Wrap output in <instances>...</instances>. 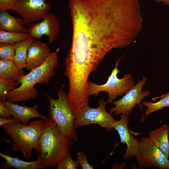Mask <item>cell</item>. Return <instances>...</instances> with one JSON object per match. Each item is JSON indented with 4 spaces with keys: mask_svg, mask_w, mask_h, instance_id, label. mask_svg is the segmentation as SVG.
<instances>
[{
    "mask_svg": "<svg viewBox=\"0 0 169 169\" xmlns=\"http://www.w3.org/2000/svg\"><path fill=\"white\" fill-rule=\"evenodd\" d=\"M147 79L144 77L139 79L136 84L120 100L113 102L115 106L110 109L109 112L114 115L125 114L130 115L133 109L138 104L140 106L141 101L150 94L149 90L142 91Z\"/></svg>",
    "mask_w": 169,
    "mask_h": 169,
    "instance_id": "9c48e42d",
    "label": "cell"
},
{
    "mask_svg": "<svg viewBox=\"0 0 169 169\" xmlns=\"http://www.w3.org/2000/svg\"><path fill=\"white\" fill-rule=\"evenodd\" d=\"M129 120L128 115L121 114L120 119L112 125V127L118 132L120 138V142L126 144L127 148L123 158L127 159L131 156H136L139 153V141L130 132L128 126Z\"/></svg>",
    "mask_w": 169,
    "mask_h": 169,
    "instance_id": "7c38bea8",
    "label": "cell"
},
{
    "mask_svg": "<svg viewBox=\"0 0 169 169\" xmlns=\"http://www.w3.org/2000/svg\"><path fill=\"white\" fill-rule=\"evenodd\" d=\"M57 99H53L48 94L46 95L49 102V116L64 135L76 141L78 135L74 126V111L69 103L68 94L61 88L57 89Z\"/></svg>",
    "mask_w": 169,
    "mask_h": 169,
    "instance_id": "5b68a950",
    "label": "cell"
},
{
    "mask_svg": "<svg viewBox=\"0 0 169 169\" xmlns=\"http://www.w3.org/2000/svg\"><path fill=\"white\" fill-rule=\"evenodd\" d=\"M35 40V38L30 36L24 40L14 44L15 53L13 61L19 68L26 67V60L28 49Z\"/></svg>",
    "mask_w": 169,
    "mask_h": 169,
    "instance_id": "d6986e66",
    "label": "cell"
},
{
    "mask_svg": "<svg viewBox=\"0 0 169 169\" xmlns=\"http://www.w3.org/2000/svg\"><path fill=\"white\" fill-rule=\"evenodd\" d=\"M139 168L156 167L169 169V160L149 137H142L139 141V151L136 156Z\"/></svg>",
    "mask_w": 169,
    "mask_h": 169,
    "instance_id": "ba28073f",
    "label": "cell"
},
{
    "mask_svg": "<svg viewBox=\"0 0 169 169\" xmlns=\"http://www.w3.org/2000/svg\"><path fill=\"white\" fill-rule=\"evenodd\" d=\"M60 24L55 14L49 13L40 22L32 24L28 28L31 37L41 39L44 35L49 37V44L53 43L57 38Z\"/></svg>",
    "mask_w": 169,
    "mask_h": 169,
    "instance_id": "8fae6325",
    "label": "cell"
},
{
    "mask_svg": "<svg viewBox=\"0 0 169 169\" xmlns=\"http://www.w3.org/2000/svg\"><path fill=\"white\" fill-rule=\"evenodd\" d=\"M47 0H18L15 8L13 10L23 18L24 24L43 19L50 13L51 7Z\"/></svg>",
    "mask_w": 169,
    "mask_h": 169,
    "instance_id": "30bf717a",
    "label": "cell"
},
{
    "mask_svg": "<svg viewBox=\"0 0 169 169\" xmlns=\"http://www.w3.org/2000/svg\"><path fill=\"white\" fill-rule=\"evenodd\" d=\"M30 36L28 32H13L0 29V43L14 45L24 40Z\"/></svg>",
    "mask_w": 169,
    "mask_h": 169,
    "instance_id": "44dd1931",
    "label": "cell"
},
{
    "mask_svg": "<svg viewBox=\"0 0 169 169\" xmlns=\"http://www.w3.org/2000/svg\"><path fill=\"white\" fill-rule=\"evenodd\" d=\"M156 3H159L162 2L163 3L169 6V0H154Z\"/></svg>",
    "mask_w": 169,
    "mask_h": 169,
    "instance_id": "f1b7e54d",
    "label": "cell"
},
{
    "mask_svg": "<svg viewBox=\"0 0 169 169\" xmlns=\"http://www.w3.org/2000/svg\"><path fill=\"white\" fill-rule=\"evenodd\" d=\"M51 53L47 44L38 41H34L28 50L26 68L31 71L39 67L44 63Z\"/></svg>",
    "mask_w": 169,
    "mask_h": 169,
    "instance_id": "4fadbf2b",
    "label": "cell"
},
{
    "mask_svg": "<svg viewBox=\"0 0 169 169\" xmlns=\"http://www.w3.org/2000/svg\"><path fill=\"white\" fill-rule=\"evenodd\" d=\"M77 161L83 169H93L94 167L88 162L87 156L82 151L79 152L77 155Z\"/></svg>",
    "mask_w": 169,
    "mask_h": 169,
    "instance_id": "d4e9b609",
    "label": "cell"
},
{
    "mask_svg": "<svg viewBox=\"0 0 169 169\" xmlns=\"http://www.w3.org/2000/svg\"><path fill=\"white\" fill-rule=\"evenodd\" d=\"M20 122L19 120L2 125L3 130L10 136L12 142L3 139L12 144L14 151H20L24 158L28 160L32 156L33 150L37 153L41 152L38 140L45 127V120H36L27 125H23Z\"/></svg>",
    "mask_w": 169,
    "mask_h": 169,
    "instance_id": "277c9868",
    "label": "cell"
},
{
    "mask_svg": "<svg viewBox=\"0 0 169 169\" xmlns=\"http://www.w3.org/2000/svg\"><path fill=\"white\" fill-rule=\"evenodd\" d=\"M24 72L23 69L18 67L13 61L0 60V79H11L18 82Z\"/></svg>",
    "mask_w": 169,
    "mask_h": 169,
    "instance_id": "e0dca14e",
    "label": "cell"
},
{
    "mask_svg": "<svg viewBox=\"0 0 169 169\" xmlns=\"http://www.w3.org/2000/svg\"><path fill=\"white\" fill-rule=\"evenodd\" d=\"M108 103L107 101L101 99L97 108H92L89 105L74 111V128L96 124L105 128L106 131H113L114 129L112 125L116 120L106 111L105 107Z\"/></svg>",
    "mask_w": 169,
    "mask_h": 169,
    "instance_id": "52a82bcc",
    "label": "cell"
},
{
    "mask_svg": "<svg viewBox=\"0 0 169 169\" xmlns=\"http://www.w3.org/2000/svg\"><path fill=\"white\" fill-rule=\"evenodd\" d=\"M18 0H0V11L11 9L16 7Z\"/></svg>",
    "mask_w": 169,
    "mask_h": 169,
    "instance_id": "484cf974",
    "label": "cell"
},
{
    "mask_svg": "<svg viewBox=\"0 0 169 169\" xmlns=\"http://www.w3.org/2000/svg\"><path fill=\"white\" fill-rule=\"evenodd\" d=\"M120 59L116 61L115 67L112 69L105 84H98L88 81V96L92 95L96 96L100 92L105 91L108 95L107 102L108 103H112L118 96H123L133 87L135 81L130 74H125L121 79L117 76L118 74L120 72L118 66Z\"/></svg>",
    "mask_w": 169,
    "mask_h": 169,
    "instance_id": "8992f818",
    "label": "cell"
},
{
    "mask_svg": "<svg viewBox=\"0 0 169 169\" xmlns=\"http://www.w3.org/2000/svg\"><path fill=\"white\" fill-rule=\"evenodd\" d=\"M73 140L64 135L49 116L45 120V127L39 137L41 152L38 155L37 160L44 168L57 166L70 153Z\"/></svg>",
    "mask_w": 169,
    "mask_h": 169,
    "instance_id": "7a4b0ae2",
    "label": "cell"
},
{
    "mask_svg": "<svg viewBox=\"0 0 169 169\" xmlns=\"http://www.w3.org/2000/svg\"><path fill=\"white\" fill-rule=\"evenodd\" d=\"M14 44L7 43L0 44V57L1 59L13 61L15 54Z\"/></svg>",
    "mask_w": 169,
    "mask_h": 169,
    "instance_id": "603a6c76",
    "label": "cell"
},
{
    "mask_svg": "<svg viewBox=\"0 0 169 169\" xmlns=\"http://www.w3.org/2000/svg\"><path fill=\"white\" fill-rule=\"evenodd\" d=\"M0 115L4 118L11 119L12 115L8 107L3 102L0 101Z\"/></svg>",
    "mask_w": 169,
    "mask_h": 169,
    "instance_id": "4316f807",
    "label": "cell"
},
{
    "mask_svg": "<svg viewBox=\"0 0 169 169\" xmlns=\"http://www.w3.org/2000/svg\"><path fill=\"white\" fill-rule=\"evenodd\" d=\"M72 24L69 52L101 62L114 49L130 44L142 28L139 0H69Z\"/></svg>",
    "mask_w": 169,
    "mask_h": 169,
    "instance_id": "6da1fadb",
    "label": "cell"
},
{
    "mask_svg": "<svg viewBox=\"0 0 169 169\" xmlns=\"http://www.w3.org/2000/svg\"><path fill=\"white\" fill-rule=\"evenodd\" d=\"M18 84L11 79H0V100L5 101L7 94L18 87Z\"/></svg>",
    "mask_w": 169,
    "mask_h": 169,
    "instance_id": "7402d4cb",
    "label": "cell"
},
{
    "mask_svg": "<svg viewBox=\"0 0 169 169\" xmlns=\"http://www.w3.org/2000/svg\"><path fill=\"white\" fill-rule=\"evenodd\" d=\"M160 97H161V98L156 102L152 103L144 101L142 103V105L147 107V109L145 112L146 116L164 107H169V92L160 97L153 98L152 100H155Z\"/></svg>",
    "mask_w": 169,
    "mask_h": 169,
    "instance_id": "ffe728a7",
    "label": "cell"
},
{
    "mask_svg": "<svg viewBox=\"0 0 169 169\" xmlns=\"http://www.w3.org/2000/svg\"><path fill=\"white\" fill-rule=\"evenodd\" d=\"M59 49V48L51 52L41 66L32 69L28 74L23 75L17 82L20 84V86L7 94V100L24 102L36 98L37 92L34 85L36 84H48L51 78L55 74V69L58 66V53Z\"/></svg>",
    "mask_w": 169,
    "mask_h": 169,
    "instance_id": "3957f363",
    "label": "cell"
},
{
    "mask_svg": "<svg viewBox=\"0 0 169 169\" xmlns=\"http://www.w3.org/2000/svg\"><path fill=\"white\" fill-rule=\"evenodd\" d=\"M79 165L77 161H74L70 153L68 154L58 164L57 169H76Z\"/></svg>",
    "mask_w": 169,
    "mask_h": 169,
    "instance_id": "cb8c5ba5",
    "label": "cell"
},
{
    "mask_svg": "<svg viewBox=\"0 0 169 169\" xmlns=\"http://www.w3.org/2000/svg\"><path fill=\"white\" fill-rule=\"evenodd\" d=\"M169 126L165 124L150 133V138L155 145L161 150L166 157H169Z\"/></svg>",
    "mask_w": 169,
    "mask_h": 169,
    "instance_id": "2e32d148",
    "label": "cell"
},
{
    "mask_svg": "<svg viewBox=\"0 0 169 169\" xmlns=\"http://www.w3.org/2000/svg\"><path fill=\"white\" fill-rule=\"evenodd\" d=\"M19 120L18 119L13 118V119L4 118L0 117V126L12 122L17 121Z\"/></svg>",
    "mask_w": 169,
    "mask_h": 169,
    "instance_id": "83f0119b",
    "label": "cell"
},
{
    "mask_svg": "<svg viewBox=\"0 0 169 169\" xmlns=\"http://www.w3.org/2000/svg\"><path fill=\"white\" fill-rule=\"evenodd\" d=\"M0 156L6 160L3 164V168H13L17 169H43L44 168L38 160L26 161L18 157H14L9 155L0 153Z\"/></svg>",
    "mask_w": 169,
    "mask_h": 169,
    "instance_id": "ac0fdd59",
    "label": "cell"
},
{
    "mask_svg": "<svg viewBox=\"0 0 169 169\" xmlns=\"http://www.w3.org/2000/svg\"><path fill=\"white\" fill-rule=\"evenodd\" d=\"M0 29L10 32L28 33L23 19L11 15L8 10L0 11Z\"/></svg>",
    "mask_w": 169,
    "mask_h": 169,
    "instance_id": "9a60e30c",
    "label": "cell"
},
{
    "mask_svg": "<svg viewBox=\"0 0 169 169\" xmlns=\"http://www.w3.org/2000/svg\"><path fill=\"white\" fill-rule=\"evenodd\" d=\"M3 102L9 109L13 118L19 119L23 125H28L29 120L32 118H39L44 120L47 118L38 112V106L37 104L29 107L21 106L18 103L8 100Z\"/></svg>",
    "mask_w": 169,
    "mask_h": 169,
    "instance_id": "5bb4252c",
    "label": "cell"
}]
</instances>
